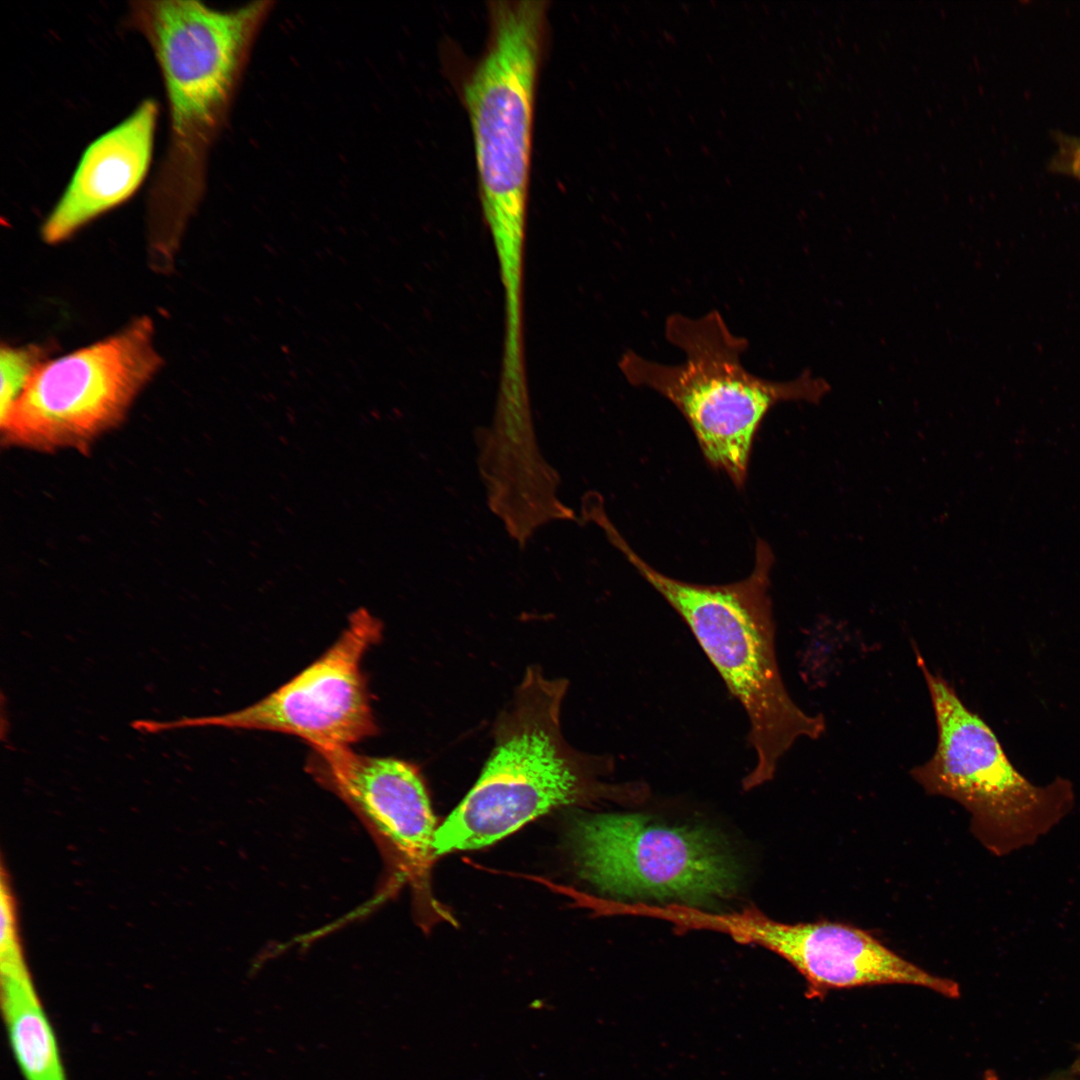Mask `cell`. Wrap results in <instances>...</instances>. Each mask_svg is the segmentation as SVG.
Wrapping results in <instances>:
<instances>
[{"mask_svg": "<svg viewBox=\"0 0 1080 1080\" xmlns=\"http://www.w3.org/2000/svg\"><path fill=\"white\" fill-rule=\"evenodd\" d=\"M983 1080H1000V1079H999V1077L997 1076V1074L994 1071H986L985 1074H984V1079ZM1056 1080H1080V1078L1076 1077V1079H1056Z\"/></svg>", "mask_w": 1080, "mask_h": 1080, "instance_id": "17", "label": "cell"}, {"mask_svg": "<svg viewBox=\"0 0 1080 1080\" xmlns=\"http://www.w3.org/2000/svg\"><path fill=\"white\" fill-rule=\"evenodd\" d=\"M307 770L360 818L393 864L412 870L434 856L436 821L413 764L330 747L312 749Z\"/></svg>", "mask_w": 1080, "mask_h": 1080, "instance_id": "11", "label": "cell"}, {"mask_svg": "<svg viewBox=\"0 0 1080 1080\" xmlns=\"http://www.w3.org/2000/svg\"><path fill=\"white\" fill-rule=\"evenodd\" d=\"M548 2L488 3L486 47L463 84L493 242L526 240L532 131Z\"/></svg>", "mask_w": 1080, "mask_h": 1080, "instance_id": "5", "label": "cell"}, {"mask_svg": "<svg viewBox=\"0 0 1080 1080\" xmlns=\"http://www.w3.org/2000/svg\"><path fill=\"white\" fill-rule=\"evenodd\" d=\"M571 843L580 876L615 899L701 904L729 897L740 884L726 842L702 826L636 813L598 814L575 823Z\"/></svg>", "mask_w": 1080, "mask_h": 1080, "instance_id": "8", "label": "cell"}, {"mask_svg": "<svg viewBox=\"0 0 1080 1080\" xmlns=\"http://www.w3.org/2000/svg\"><path fill=\"white\" fill-rule=\"evenodd\" d=\"M607 538L682 617L744 708L756 763L743 779V788L750 790L770 781L779 761L799 739H817L826 728L821 714H809L793 701L780 674L769 595L774 563L770 546L757 539L755 564L746 578L706 585L654 569L617 528Z\"/></svg>", "mask_w": 1080, "mask_h": 1080, "instance_id": "3", "label": "cell"}, {"mask_svg": "<svg viewBox=\"0 0 1080 1080\" xmlns=\"http://www.w3.org/2000/svg\"><path fill=\"white\" fill-rule=\"evenodd\" d=\"M664 331L684 352L683 363L661 364L627 351L619 367L631 385L656 391L679 410L706 462L738 489L745 486L754 440L769 411L782 402L818 403L830 391L808 370L785 382L750 373L741 363L747 339L734 335L717 310L698 318L673 313Z\"/></svg>", "mask_w": 1080, "mask_h": 1080, "instance_id": "4", "label": "cell"}, {"mask_svg": "<svg viewBox=\"0 0 1080 1080\" xmlns=\"http://www.w3.org/2000/svg\"><path fill=\"white\" fill-rule=\"evenodd\" d=\"M157 118V102L145 99L89 144L42 226L46 242L64 241L137 191L150 166Z\"/></svg>", "mask_w": 1080, "mask_h": 1080, "instance_id": "12", "label": "cell"}, {"mask_svg": "<svg viewBox=\"0 0 1080 1080\" xmlns=\"http://www.w3.org/2000/svg\"><path fill=\"white\" fill-rule=\"evenodd\" d=\"M270 2L218 10L195 0L130 3L128 24L159 66L169 110L167 149L152 182V245L173 251L204 190L209 148L222 127L248 50Z\"/></svg>", "mask_w": 1080, "mask_h": 1080, "instance_id": "1", "label": "cell"}, {"mask_svg": "<svg viewBox=\"0 0 1080 1080\" xmlns=\"http://www.w3.org/2000/svg\"><path fill=\"white\" fill-rule=\"evenodd\" d=\"M1049 169L1080 180V137L1059 135Z\"/></svg>", "mask_w": 1080, "mask_h": 1080, "instance_id": "15", "label": "cell"}, {"mask_svg": "<svg viewBox=\"0 0 1080 1080\" xmlns=\"http://www.w3.org/2000/svg\"><path fill=\"white\" fill-rule=\"evenodd\" d=\"M381 635V622L358 609L320 657L256 703L222 715L140 721L139 729L155 733L217 726L290 734L312 749L350 747L378 729L361 663Z\"/></svg>", "mask_w": 1080, "mask_h": 1080, "instance_id": "9", "label": "cell"}, {"mask_svg": "<svg viewBox=\"0 0 1080 1080\" xmlns=\"http://www.w3.org/2000/svg\"><path fill=\"white\" fill-rule=\"evenodd\" d=\"M1071 1071H1072V1074L1075 1077L1080 1078V1048H1078V1052H1077L1076 1057H1075V1059H1074V1061L1072 1063Z\"/></svg>", "mask_w": 1080, "mask_h": 1080, "instance_id": "16", "label": "cell"}, {"mask_svg": "<svg viewBox=\"0 0 1080 1080\" xmlns=\"http://www.w3.org/2000/svg\"><path fill=\"white\" fill-rule=\"evenodd\" d=\"M161 362L147 317L43 362L0 418L3 443L39 452L88 448L123 420Z\"/></svg>", "mask_w": 1080, "mask_h": 1080, "instance_id": "7", "label": "cell"}, {"mask_svg": "<svg viewBox=\"0 0 1080 1080\" xmlns=\"http://www.w3.org/2000/svg\"><path fill=\"white\" fill-rule=\"evenodd\" d=\"M1 1009L23 1080H68L55 1031L21 952L1 955Z\"/></svg>", "mask_w": 1080, "mask_h": 1080, "instance_id": "13", "label": "cell"}, {"mask_svg": "<svg viewBox=\"0 0 1080 1080\" xmlns=\"http://www.w3.org/2000/svg\"><path fill=\"white\" fill-rule=\"evenodd\" d=\"M916 653L934 710L937 744L926 762L911 769L912 778L928 794L961 804L971 815L972 833L993 855L1033 845L1073 809V784L1063 777L1041 786L1030 782L1012 765L989 725Z\"/></svg>", "mask_w": 1080, "mask_h": 1080, "instance_id": "6", "label": "cell"}, {"mask_svg": "<svg viewBox=\"0 0 1080 1080\" xmlns=\"http://www.w3.org/2000/svg\"><path fill=\"white\" fill-rule=\"evenodd\" d=\"M566 690L567 681L528 669L497 720L495 746L480 777L437 828L434 856L489 846L561 806L600 799L634 804L647 797L644 784L600 782L596 774L606 761L566 743L560 727Z\"/></svg>", "mask_w": 1080, "mask_h": 1080, "instance_id": "2", "label": "cell"}, {"mask_svg": "<svg viewBox=\"0 0 1080 1080\" xmlns=\"http://www.w3.org/2000/svg\"><path fill=\"white\" fill-rule=\"evenodd\" d=\"M39 348L3 346L0 352V418L10 409L33 374L43 363Z\"/></svg>", "mask_w": 1080, "mask_h": 1080, "instance_id": "14", "label": "cell"}, {"mask_svg": "<svg viewBox=\"0 0 1080 1080\" xmlns=\"http://www.w3.org/2000/svg\"><path fill=\"white\" fill-rule=\"evenodd\" d=\"M695 925L781 956L803 976L810 1000L823 999L832 990L894 984L926 988L948 998L960 994L955 981L929 973L868 931L849 924H788L745 908L723 914L699 911Z\"/></svg>", "mask_w": 1080, "mask_h": 1080, "instance_id": "10", "label": "cell"}]
</instances>
